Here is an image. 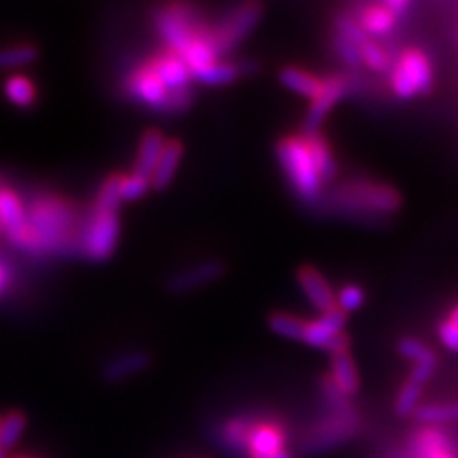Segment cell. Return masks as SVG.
Here are the masks:
<instances>
[{"instance_id": "6da1fadb", "label": "cell", "mask_w": 458, "mask_h": 458, "mask_svg": "<svg viewBox=\"0 0 458 458\" xmlns=\"http://www.w3.org/2000/svg\"><path fill=\"white\" fill-rule=\"evenodd\" d=\"M73 212L55 197H38L27 208V245L25 250L42 254L60 250L73 227Z\"/></svg>"}, {"instance_id": "7a4b0ae2", "label": "cell", "mask_w": 458, "mask_h": 458, "mask_svg": "<svg viewBox=\"0 0 458 458\" xmlns=\"http://www.w3.org/2000/svg\"><path fill=\"white\" fill-rule=\"evenodd\" d=\"M277 159L284 170L286 178L291 180L296 193L315 200L321 193V176L315 168L313 157L306 140L300 138H286L277 143Z\"/></svg>"}, {"instance_id": "3957f363", "label": "cell", "mask_w": 458, "mask_h": 458, "mask_svg": "<svg viewBox=\"0 0 458 458\" xmlns=\"http://www.w3.org/2000/svg\"><path fill=\"white\" fill-rule=\"evenodd\" d=\"M360 432V414H335L315 424L302 441L304 454H319L350 441Z\"/></svg>"}, {"instance_id": "277c9868", "label": "cell", "mask_w": 458, "mask_h": 458, "mask_svg": "<svg viewBox=\"0 0 458 458\" xmlns=\"http://www.w3.org/2000/svg\"><path fill=\"white\" fill-rule=\"evenodd\" d=\"M338 199L344 207L360 212H377L390 214L399 208V195L392 188L377 185L370 182H353L344 185L338 191Z\"/></svg>"}, {"instance_id": "5b68a950", "label": "cell", "mask_w": 458, "mask_h": 458, "mask_svg": "<svg viewBox=\"0 0 458 458\" xmlns=\"http://www.w3.org/2000/svg\"><path fill=\"white\" fill-rule=\"evenodd\" d=\"M394 92L409 99L414 94H426L432 89V67L428 57L419 50H409L397 62L392 73Z\"/></svg>"}, {"instance_id": "8992f818", "label": "cell", "mask_w": 458, "mask_h": 458, "mask_svg": "<svg viewBox=\"0 0 458 458\" xmlns=\"http://www.w3.org/2000/svg\"><path fill=\"white\" fill-rule=\"evenodd\" d=\"M344 325H346V313L335 308L323 313L319 319L306 323L302 342L310 344L313 348H323L333 355L348 352L350 340L342 333Z\"/></svg>"}, {"instance_id": "52a82bcc", "label": "cell", "mask_w": 458, "mask_h": 458, "mask_svg": "<svg viewBox=\"0 0 458 458\" xmlns=\"http://www.w3.org/2000/svg\"><path fill=\"white\" fill-rule=\"evenodd\" d=\"M0 233H4L13 247L25 250L29 235L27 207L3 176H0Z\"/></svg>"}, {"instance_id": "ba28073f", "label": "cell", "mask_w": 458, "mask_h": 458, "mask_svg": "<svg viewBox=\"0 0 458 458\" xmlns=\"http://www.w3.org/2000/svg\"><path fill=\"white\" fill-rule=\"evenodd\" d=\"M121 233V222L117 212L94 210L92 222L84 233V250L92 260L104 262L117 247Z\"/></svg>"}, {"instance_id": "9c48e42d", "label": "cell", "mask_w": 458, "mask_h": 458, "mask_svg": "<svg viewBox=\"0 0 458 458\" xmlns=\"http://www.w3.org/2000/svg\"><path fill=\"white\" fill-rule=\"evenodd\" d=\"M239 454H247V458H293L284 447V436L279 428L250 422H245Z\"/></svg>"}, {"instance_id": "30bf717a", "label": "cell", "mask_w": 458, "mask_h": 458, "mask_svg": "<svg viewBox=\"0 0 458 458\" xmlns=\"http://www.w3.org/2000/svg\"><path fill=\"white\" fill-rule=\"evenodd\" d=\"M260 13H262L260 4L252 3V4L239 6L232 13V18H229L224 23V27L220 29V33L216 35V38L212 40V47H214V50H216V54L235 47L237 42L245 38L254 29L258 20H260Z\"/></svg>"}, {"instance_id": "8fae6325", "label": "cell", "mask_w": 458, "mask_h": 458, "mask_svg": "<svg viewBox=\"0 0 458 458\" xmlns=\"http://www.w3.org/2000/svg\"><path fill=\"white\" fill-rule=\"evenodd\" d=\"M153 73L163 82L166 90H170L172 106L183 107V94L188 92V79H190V69L182 62V57H165V60L157 62L151 67Z\"/></svg>"}, {"instance_id": "7c38bea8", "label": "cell", "mask_w": 458, "mask_h": 458, "mask_svg": "<svg viewBox=\"0 0 458 458\" xmlns=\"http://www.w3.org/2000/svg\"><path fill=\"white\" fill-rule=\"evenodd\" d=\"M344 92H346V82H344L342 79L333 77V79L325 81L323 92L313 99L311 107H310V111H308V114H306L304 131H306L308 136L318 134L323 119H325L327 114L331 113V109L340 102V98L344 96Z\"/></svg>"}, {"instance_id": "4fadbf2b", "label": "cell", "mask_w": 458, "mask_h": 458, "mask_svg": "<svg viewBox=\"0 0 458 458\" xmlns=\"http://www.w3.org/2000/svg\"><path fill=\"white\" fill-rule=\"evenodd\" d=\"M298 283L302 291L310 298V302L319 311L327 313L336 308V296L331 289V284L313 267H302L298 271Z\"/></svg>"}, {"instance_id": "5bb4252c", "label": "cell", "mask_w": 458, "mask_h": 458, "mask_svg": "<svg viewBox=\"0 0 458 458\" xmlns=\"http://www.w3.org/2000/svg\"><path fill=\"white\" fill-rule=\"evenodd\" d=\"M224 274V264L222 262H205L193 266L190 269L182 271L176 277H172L168 281V291L174 294H182V293H190L197 286H203L212 283L214 279H218Z\"/></svg>"}, {"instance_id": "9a60e30c", "label": "cell", "mask_w": 458, "mask_h": 458, "mask_svg": "<svg viewBox=\"0 0 458 458\" xmlns=\"http://www.w3.org/2000/svg\"><path fill=\"white\" fill-rule=\"evenodd\" d=\"M157 29L163 35V38L168 42V45L174 48L178 54H182L185 48H188L193 42V35L190 31L188 20L174 10H166V13L157 18Z\"/></svg>"}, {"instance_id": "2e32d148", "label": "cell", "mask_w": 458, "mask_h": 458, "mask_svg": "<svg viewBox=\"0 0 458 458\" xmlns=\"http://www.w3.org/2000/svg\"><path fill=\"white\" fill-rule=\"evenodd\" d=\"M182 155H183V148H182L180 141L172 140V141L165 143L163 153L159 157V163H157L153 174L149 178L153 190L163 191V190L168 188L172 178H174V174H176L178 166H180Z\"/></svg>"}, {"instance_id": "e0dca14e", "label": "cell", "mask_w": 458, "mask_h": 458, "mask_svg": "<svg viewBox=\"0 0 458 458\" xmlns=\"http://www.w3.org/2000/svg\"><path fill=\"white\" fill-rule=\"evenodd\" d=\"M151 363V357L146 352H134L123 357H117L111 363L106 365L104 369V378L109 384H119L126 378H131L134 375H140V372L146 370Z\"/></svg>"}, {"instance_id": "ac0fdd59", "label": "cell", "mask_w": 458, "mask_h": 458, "mask_svg": "<svg viewBox=\"0 0 458 458\" xmlns=\"http://www.w3.org/2000/svg\"><path fill=\"white\" fill-rule=\"evenodd\" d=\"M165 143V136L159 131H148L141 136L136 159V174L143 178H151L157 163H159Z\"/></svg>"}, {"instance_id": "d6986e66", "label": "cell", "mask_w": 458, "mask_h": 458, "mask_svg": "<svg viewBox=\"0 0 458 458\" xmlns=\"http://www.w3.org/2000/svg\"><path fill=\"white\" fill-rule=\"evenodd\" d=\"M336 388L346 395L352 397L360 392V375H357L355 363L348 352L333 355V377Z\"/></svg>"}, {"instance_id": "ffe728a7", "label": "cell", "mask_w": 458, "mask_h": 458, "mask_svg": "<svg viewBox=\"0 0 458 458\" xmlns=\"http://www.w3.org/2000/svg\"><path fill=\"white\" fill-rule=\"evenodd\" d=\"M136 94L155 109H168L172 106L170 94L163 86V82L157 79L153 71H143L136 77Z\"/></svg>"}, {"instance_id": "44dd1931", "label": "cell", "mask_w": 458, "mask_h": 458, "mask_svg": "<svg viewBox=\"0 0 458 458\" xmlns=\"http://www.w3.org/2000/svg\"><path fill=\"white\" fill-rule=\"evenodd\" d=\"M279 81L289 90L310 98L311 102L323 92V86H325V82L319 81L318 77H313V75L306 73V71L296 69V67H284L279 73Z\"/></svg>"}, {"instance_id": "7402d4cb", "label": "cell", "mask_w": 458, "mask_h": 458, "mask_svg": "<svg viewBox=\"0 0 458 458\" xmlns=\"http://www.w3.org/2000/svg\"><path fill=\"white\" fill-rule=\"evenodd\" d=\"M414 420L422 426H439L458 422V401H449V403H429V405H419L414 411Z\"/></svg>"}, {"instance_id": "603a6c76", "label": "cell", "mask_w": 458, "mask_h": 458, "mask_svg": "<svg viewBox=\"0 0 458 458\" xmlns=\"http://www.w3.org/2000/svg\"><path fill=\"white\" fill-rule=\"evenodd\" d=\"M306 141H308V146H310L315 168H318L319 176H321V182L335 180V176H336V161H335L331 149H328V146L325 143V140L319 134H313Z\"/></svg>"}, {"instance_id": "cb8c5ba5", "label": "cell", "mask_w": 458, "mask_h": 458, "mask_svg": "<svg viewBox=\"0 0 458 458\" xmlns=\"http://www.w3.org/2000/svg\"><path fill=\"white\" fill-rule=\"evenodd\" d=\"M4 94L18 107H31L37 99L35 82L25 75H12L10 79H6Z\"/></svg>"}, {"instance_id": "d4e9b609", "label": "cell", "mask_w": 458, "mask_h": 458, "mask_svg": "<svg viewBox=\"0 0 458 458\" xmlns=\"http://www.w3.org/2000/svg\"><path fill=\"white\" fill-rule=\"evenodd\" d=\"M426 384L428 382L409 375L405 384L401 386V390L395 399V412L399 414V417H409V414H414V411L419 409V401H420V395H422V390Z\"/></svg>"}, {"instance_id": "484cf974", "label": "cell", "mask_w": 458, "mask_h": 458, "mask_svg": "<svg viewBox=\"0 0 458 458\" xmlns=\"http://www.w3.org/2000/svg\"><path fill=\"white\" fill-rule=\"evenodd\" d=\"M182 62L188 65L190 73H197L199 69H205L214 64V57H216V50H214L212 45H208L203 38H193L191 45L185 48L182 54Z\"/></svg>"}, {"instance_id": "4316f807", "label": "cell", "mask_w": 458, "mask_h": 458, "mask_svg": "<svg viewBox=\"0 0 458 458\" xmlns=\"http://www.w3.org/2000/svg\"><path fill=\"white\" fill-rule=\"evenodd\" d=\"M395 21H397V18L382 4V6H372V8L365 10L360 25L367 35H386L392 31Z\"/></svg>"}, {"instance_id": "83f0119b", "label": "cell", "mask_w": 458, "mask_h": 458, "mask_svg": "<svg viewBox=\"0 0 458 458\" xmlns=\"http://www.w3.org/2000/svg\"><path fill=\"white\" fill-rule=\"evenodd\" d=\"M27 428V419L21 411H10L3 417L0 424V447L4 451L16 447V443L23 436Z\"/></svg>"}, {"instance_id": "f1b7e54d", "label": "cell", "mask_w": 458, "mask_h": 458, "mask_svg": "<svg viewBox=\"0 0 458 458\" xmlns=\"http://www.w3.org/2000/svg\"><path fill=\"white\" fill-rule=\"evenodd\" d=\"M269 328L276 335L289 340H302L306 321L291 313H274L269 318Z\"/></svg>"}, {"instance_id": "f546056e", "label": "cell", "mask_w": 458, "mask_h": 458, "mask_svg": "<svg viewBox=\"0 0 458 458\" xmlns=\"http://www.w3.org/2000/svg\"><path fill=\"white\" fill-rule=\"evenodd\" d=\"M38 57V50L33 45H18L0 48V69H18L33 64Z\"/></svg>"}, {"instance_id": "4dcf8cb0", "label": "cell", "mask_w": 458, "mask_h": 458, "mask_svg": "<svg viewBox=\"0 0 458 458\" xmlns=\"http://www.w3.org/2000/svg\"><path fill=\"white\" fill-rule=\"evenodd\" d=\"M193 77L210 86H222V84L235 82L239 77V69L229 64H212L205 69H199L197 73H193Z\"/></svg>"}, {"instance_id": "1f68e13d", "label": "cell", "mask_w": 458, "mask_h": 458, "mask_svg": "<svg viewBox=\"0 0 458 458\" xmlns=\"http://www.w3.org/2000/svg\"><path fill=\"white\" fill-rule=\"evenodd\" d=\"M119 185H121V176H111L109 180H106L102 190H99V193H98L94 210L117 212L123 203L121 193H119Z\"/></svg>"}, {"instance_id": "d6a6232c", "label": "cell", "mask_w": 458, "mask_h": 458, "mask_svg": "<svg viewBox=\"0 0 458 458\" xmlns=\"http://www.w3.org/2000/svg\"><path fill=\"white\" fill-rule=\"evenodd\" d=\"M149 188H151L149 178H143V176L136 174V172L132 176H121L119 193H121L123 200H138L148 193Z\"/></svg>"}, {"instance_id": "836d02e7", "label": "cell", "mask_w": 458, "mask_h": 458, "mask_svg": "<svg viewBox=\"0 0 458 458\" xmlns=\"http://www.w3.org/2000/svg\"><path fill=\"white\" fill-rule=\"evenodd\" d=\"M336 29H338V37L346 38L352 45H355L357 48H361L363 45L369 42V35L363 31L360 23H355L353 20L346 18V16H340L336 18Z\"/></svg>"}, {"instance_id": "e575fe53", "label": "cell", "mask_w": 458, "mask_h": 458, "mask_svg": "<svg viewBox=\"0 0 458 458\" xmlns=\"http://www.w3.org/2000/svg\"><path fill=\"white\" fill-rule=\"evenodd\" d=\"M399 353L407 357V360L419 363V361H426L436 357V353L429 350L424 342L417 340V338H403L399 342Z\"/></svg>"}, {"instance_id": "d590c367", "label": "cell", "mask_w": 458, "mask_h": 458, "mask_svg": "<svg viewBox=\"0 0 458 458\" xmlns=\"http://www.w3.org/2000/svg\"><path fill=\"white\" fill-rule=\"evenodd\" d=\"M363 302H365L363 289H360L357 284H346L338 293V306L336 308L344 313H350V311L360 310Z\"/></svg>"}, {"instance_id": "8d00e7d4", "label": "cell", "mask_w": 458, "mask_h": 458, "mask_svg": "<svg viewBox=\"0 0 458 458\" xmlns=\"http://www.w3.org/2000/svg\"><path fill=\"white\" fill-rule=\"evenodd\" d=\"M361 60L375 71H384L388 69V55L384 54V50L380 47H377L375 42H367L361 48Z\"/></svg>"}, {"instance_id": "74e56055", "label": "cell", "mask_w": 458, "mask_h": 458, "mask_svg": "<svg viewBox=\"0 0 458 458\" xmlns=\"http://www.w3.org/2000/svg\"><path fill=\"white\" fill-rule=\"evenodd\" d=\"M335 45H336V52H338V55H340V60L344 62V64H348L350 67H357L360 65L363 60H361V50L357 48L355 45H352V42H348L346 38H342V37H338L336 40H335Z\"/></svg>"}, {"instance_id": "f35d334b", "label": "cell", "mask_w": 458, "mask_h": 458, "mask_svg": "<svg viewBox=\"0 0 458 458\" xmlns=\"http://www.w3.org/2000/svg\"><path fill=\"white\" fill-rule=\"evenodd\" d=\"M439 340L443 342V346L458 352V327L453 321H443L439 325Z\"/></svg>"}, {"instance_id": "ab89813d", "label": "cell", "mask_w": 458, "mask_h": 458, "mask_svg": "<svg viewBox=\"0 0 458 458\" xmlns=\"http://www.w3.org/2000/svg\"><path fill=\"white\" fill-rule=\"evenodd\" d=\"M384 8H388L394 13V16L397 18L401 12H405V10L411 8V3H407V0H386Z\"/></svg>"}, {"instance_id": "60d3db41", "label": "cell", "mask_w": 458, "mask_h": 458, "mask_svg": "<svg viewBox=\"0 0 458 458\" xmlns=\"http://www.w3.org/2000/svg\"><path fill=\"white\" fill-rule=\"evenodd\" d=\"M8 283H10V271L3 262H0V296L4 294Z\"/></svg>"}, {"instance_id": "b9f144b4", "label": "cell", "mask_w": 458, "mask_h": 458, "mask_svg": "<svg viewBox=\"0 0 458 458\" xmlns=\"http://www.w3.org/2000/svg\"><path fill=\"white\" fill-rule=\"evenodd\" d=\"M411 458H414V456H411ZM426 458H458V456H456V453H454L453 449H447V451L437 453V454H434V456H426Z\"/></svg>"}, {"instance_id": "7bdbcfd3", "label": "cell", "mask_w": 458, "mask_h": 458, "mask_svg": "<svg viewBox=\"0 0 458 458\" xmlns=\"http://www.w3.org/2000/svg\"><path fill=\"white\" fill-rule=\"evenodd\" d=\"M449 321H453V323L458 327V306L451 311V315H449Z\"/></svg>"}, {"instance_id": "ee69618b", "label": "cell", "mask_w": 458, "mask_h": 458, "mask_svg": "<svg viewBox=\"0 0 458 458\" xmlns=\"http://www.w3.org/2000/svg\"><path fill=\"white\" fill-rule=\"evenodd\" d=\"M0 458H6V451L3 447H0Z\"/></svg>"}, {"instance_id": "f6af8a7d", "label": "cell", "mask_w": 458, "mask_h": 458, "mask_svg": "<svg viewBox=\"0 0 458 458\" xmlns=\"http://www.w3.org/2000/svg\"><path fill=\"white\" fill-rule=\"evenodd\" d=\"M13 458H33V456H13Z\"/></svg>"}, {"instance_id": "bcb514c9", "label": "cell", "mask_w": 458, "mask_h": 458, "mask_svg": "<svg viewBox=\"0 0 458 458\" xmlns=\"http://www.w3.org/2000/svg\"><path fill=\"white\" fill-rule=\"evenodd\" d=\"M0 424H3V417H0Z\"/></svg>"}]
</instances>
